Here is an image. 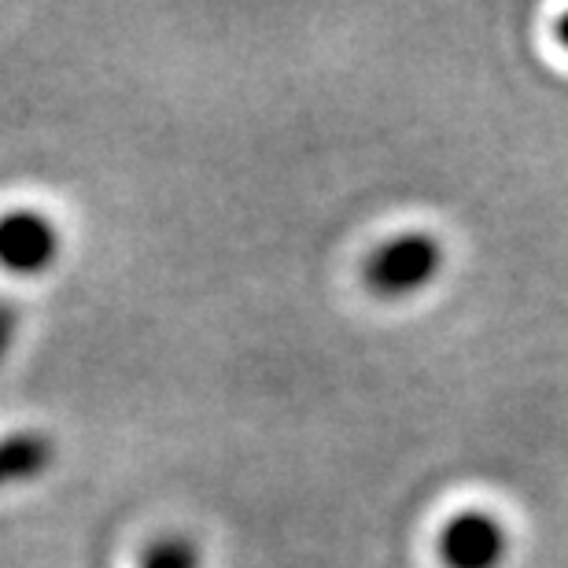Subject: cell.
<instances>
[{
  "instance_id": "1",
  "label": "cell",
  "mask_w": 568,
  "mask_h": 568,
  "mask_svg": "<svg viewBox=\"0 0 568 568\" xmlns=\"http://www.w3.org/2000/svg\"><path fill=\"white\" fill-rule=\"evenodd\" d=\"M439 266L443 247L425 233H406L366 258V284L384 300H403V295L422 292L425 284L436 281Z\"/></svg>"
},
{
  "instance_id": "2",
  "label": "cell",
  "mask_w": 568,
  "mask_h": 568,
  "mask_svg": "<svg viewBox=\"0 0 568 568\" xmlns=\"http://www.w3.org/2000/svg\"><path fill=\"white\" fill-rule=\"evenodd\" d=\"M60 258V230L38 211H8L0 219V270L11 277H41Z\"/></svg>"
},
{
  "instance_id": "3",
  "label": "cell",
  "mask_w": 568,
  "mask_h": 568,
  "mask_svg": "<svg viewBox=\"0 0 568 568\" xmlns=\"http://www.w3.org/2000/svg\"><path fill=\"white\" fill-rule=\"evenodd\" d=\"M509 536L503 520L484 509H465L439 531V561L447 568H498L506 561Z\"/></svg>"
},
{
  "instance_id": "4",
  "label": "cell",
  "mask_w": 568,
  "mask_h": 568,
  "mask_svg": "<svg viewBox=\"0 0 568 568\" xmlns=\"http://www.w3.org/2000/svg\"><path fill=\"white\" fill-rule=\"evenodd\" d=\"M55 458V447L41 432H16L0 439V487L27 484L49 469Z\"/></svg>"
},
{
  "instance_id": "5",
  "label": "cell",
  "mask_w": 568,
  "mask_h": 568,
  "mask_svg": "<svg viewBox=\"0 0 568 568\" xmlns=\"http://www.w3.org/2000/svg\"><path fill=\"white\" fill-rule=\"evenodd\" d=\"M141 568H200V550L185 536H163L141 554Z\"/></svg>"
},
{
  "instance_id": "6",
  "label": "cell",
  "mask_w": 568,
  "mask_h": 568,
  "mask_svg": "<svg viewBox=\"0 0 568 568\" xmlns=\"http://www.w3.org/2000/svg\"><path fill=\"white\" fill-rule=\"evenodd\" d=\"M16 328H19V314H16V306L0 300V362H4V355L11 351V339H16Z\"/></svg>"
},
{
  "instance_id": "7",
  "label": "cell",
  "mask_w": 568,
  "mask_h": 568,
  "mask_svg": "<svg viewBox=\"0 0 568 568\" xmlns=\"http://www.w3.org/2000/svg\"><path fill=\"white\" fill-rule=\"evenodd\" d=\"M558 38H561V44H565V49H568V16L558 22Z\"/></svg>"
}]
</instances>
